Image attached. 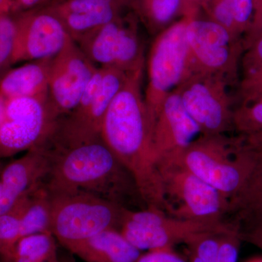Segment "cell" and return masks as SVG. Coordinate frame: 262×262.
I'll use <instances>...</instances> for the list:
<instances>
[{
	"label": "cell",
	"mask_w": 262,
	"mask_h": 262,
	"mask_svg": "<svg viewBox=\"0 0 262 262\" xmlns=\"http://www.w3.org/2000/svg\"><path fill=\"white\" fill-rule=\"evenodd\" d=\"M4 164H3V162L0 160V173H1L2 170H3V167H4Z\"/></svg>",
	"instance_id": "7bdbcfd3"
},
{
	"label": "cell",
	"mask_w": 262,
	"mask_h": 262,
	"mask_svg": "<svg viewBox=\"0 0 262 262\" xmlns=\"http://www.w3.org/2000/svg\"><path fill=\"white\" fill-rule=\"evenodd\" d=\"M51 61L37 60L8 70L0 79V95L5 99L48 98Z\"/></svg>",
	"instance_id": "d6986e66"
},
{
	"label": "cell",
	"mask_w": 262,
	"mask_h": 262,
	"mask_svg": "<svg viewBox=\"0 0 262 262\" xmlns=\"http://www.w3.org/2000/svg\"><path fill=\"white\" fill-rule=\"evenodd\" d=\"M239 34L247 32L254 14V0H227Z\"/></svg>",
	"instance_id": "4dcf8cb0"
},
{
	"label": "cell",
	"mask_w": 262,
	"mask_h": 262,
	"mask_svg": "<svg viewBox=\"0 0 262 262\" xmlns=\"http://www.w3.org/2000/svg\"><path fill=\"white\" fill-rule=\"evenodd\" d=\"M228 84L215 76L196 72L176 90L202 136L225 135L233 127Z\"/></svg>",
	"instance_id": "8fae6325"
},
{
	"label": "cell",
	"mask_w": 262,
	"mask_h": 262,
	"mask_svg": "<svg viewBox=\"0 0 262 262\" xmlns=\"http://www.w3.org/2000/svg\"><path fill=\"white\" fill-rule=\"evenodd\" d=\"M117 1L121 3L122 4L125 5V7H128V5L130 4L132 0H117Z\"/></svg>",
	"instance_id": "b9f144b4"
},
{
	"label": "cell",
	"mask_w": 262,
	"mask_h": 262,
	"mask_svg": "<svg viewBox=\"0 0 262 262\" xmlns=\"http://www.w3.org/2000/svg\"><path fill=\"white\" fill-rule=\"evenodd\" d=\"M233 222L232 228L226 234L220 253L215 262H237L238 261L241 236L239 234L238 225Z\"/></svg>",
	"instance_id": "f546056e"
},
{
	"label": "cell",
	"mask_w": 262,
	"mask_h": 262,
	"mask_svg": "<svg viewBox=\"0 0 262 262\" xmlns=\"http://www.w3.org/2000/svg\"><path fill=\"white\" fill-rule=\"evenodd\" d=\"M15 29L14 18L9 15L0 16V79L12 65Z\"/></svg>",
	"instance_id": "4316f807"
},
{
	"label": "cell",
	"mask_w": 262,
	"mask_h": 262,
	"mask_svg": "<svg viewBox=\"0 0 262 262\" xmlns=\"http://www.w3.org/2000/svg\"><path fill=\"white\" fill-rule=\"evenodd\" d=\"M162 160L182 165L229 201L244 185L253 165L252 152L247 144L225 135L201 136L182 152Z\"/></svg>",
	"instance_id": "3957f363"
},
{
	"label": "cell",
	"mask_w": 262,
	"mask_h": 262,
	"mask_svg": "<svg viewBox=\"0 0 262 262\" xmlns=\"http://www.w3.org/2000/svg\"><path fill=\"white\" fill-rule=\"evenodd\" d=\"M248 43L262 36V8L254 12L252 23L248 29Z\"/></svg>",
	"instance_id": "e575fe53"
},
{
	"label": "cell",
	"mask_w": 262,
	"mask_h": 262,
	"mask_svg": "<svg viewBox=\"0 0 262 262\" xmlns=\"http://www.w3.org/2000/svg\"><path fill=\"white\" fill-rule=\"evenodd\" d=\"M183 220L155 208H126L119 230L136 248L144 251L172 249L185 244L196 234L225 227Z\"/></svg>",
	"instance_id": "9c48e42d"
},
{
	"label": "cell",
	"mask_w": 262,
	"mask_h": 262,
	"mask_svg": "<svg viewBox=\"0 0 262 262\" xmlns=\"http://www.w3.org/2000/svg\"><path fill=\"white\" fill-rule=\"evenodd\" d=\"M11 1H13V0H11Z\"/></svg>",
	"instance_id": "f6af8a7d"
},
{
	"label": "cell",
	"mask_w": 262,
	"mask_h": 262,
	"mask_svg": "<svg viewBox=\"0 0 262 262\" xmlns=\"http://www.w3.org/2000/svg\"><path fill=\"white\" fill-rule=\"evenodd\" d=\"M18 200L5 187L0 181V215L10 210Z\"/></svg>",
	"instance_id": "836d02e7"
},
{
	"label": "cell",
	"mask_w": 262,
	"mask_h": 262,
	"mask_svg": "<svg viewBox=\"0 0 262 262\" xmlns=\"http://www.w3.org/2000/svg\"><path fill=\"white\" fill-rule=\"evenodd\" d=\"M51 195V232L63 247L106 229H119L127 208L88 193Z\"/></svg>",
	"instance_id": "8992f818"
},
{
	"label": "cell",
	"mask_w": 262,
	"mask_h": 262,
	"mask_svg": "<svg viewBox=\"0 0 262 262\" xmlns=\"http://www.w3.org/2000/svg\"><path fill=\"white\" fill-rule=\"evenodd\" d=\"M1 262H60L57 239L51 232L26 236Z\"/></svg>",
	"instance_id": "7402d4cb"
},
{
	"label": "cell",
	"mask_w": 262,
	"mask_h": 262,
	"mask_svg": "<svg viewBox=\"0 0 262 262\" xmlns=\"http://www.w3.org/2000/svg\"><path fill=\"white\" fill-rule=\"evenodd\" d=\"M212 1L213 0H196V4L199 9L202 8V9L204 10Z\"/></svg>",
	"instance_id": "f35d334b"
},
{
	"label": "cell",
	"mask_w": 262,
	"mask_h": 262,
	"mask_svg": "<svg viewBox=\"0 0 262 262\" xmlns=\"http://www.w3.org/2000/svg\"><path fill=\"white\" fill-rule=\"evenodd\" d=\"M131 73L115 68L98 67L80 102L72 113L56 120L55 130L67 137L101 136L105 114Z\"/></svg>",
	"instance_id": "30bf717a"
},
{
	"label": "cell",
	"mask_w": 262,
	"mask_h": 262,
	"mask_svg": "<svg viewBox=\"0 0 262 262\" xmlns=\"http://www.w3.org/2000/svg\"><path fill=\"white\" fill-rule=\"evenodd\" d=\"M201 136L175 90L165 98L151 129V151L156 163L182 152Z\"/></svg>",
	"instance_id": "9a60e30c"
},
{
	"label": "cell",
	"mask_w": 262,
	"mask_h": 262,
	"mask_svg": "<svg viewBox=\"0 0 262 262\" xmlns=\"http://www.w3.org/2000/svg\"><path fill=\"white\" fill-rule=\"evenodd\" d=\"M51 195L42 182L29 194L28 205L22 217V237L31 234L51 232Z\"/></svg>",
	"instance_id": "603a6c76"
},
{
	"label": "cell",
	"mask_w": 262,
	"mask_h": 262,
	"mask_svg": "<svg viewBox=\"0 0 262 262\" xmlns=\"http://www.w3.org/2000/svg\"><path fill=\"white\" fill-rule=\"evenodd\" d=\"M238 225L241 241L256 246L262 251V211L232 219Z\"/></svg>",
	"instance_id": "83f0119b"
},
{
	"label": "cell",
	"mask_w": 262,
	"mask_h": 262,
	"mask_svg": "<svg viewBox=\"0 0 262 262\" xmlns=\"http://www.w3.org/2000/svg\"><path fill=\"white\" fill-rule=\"evenodd\" d=\"M84 262H135L142 254L117 229H108L64 247Z\"/></svg>",
	"instance_id": "ac0fdd59"
},
{
	"label": "cell",
	"mask_w": 262,
	"mask_h": 262,
	"mask_svg": "<svg viewBox=\"0 0 262 262\" xmlns=\"http://www.w3.org/2000/svg\"><path fill=\"white\" fill-rule=\"evenodd\" d=\"M30 192L19 198L14 206L0 215V262L10 256L21 239L22 217L28 205Z\"/></svg>",
	"instance_id": "d4e9b609"
},
{
	"label": "cell",
	"mask_w": 262,
	"mask_h": 262,
	"mask_svg": "<svg viewBox=\"0 0 262 262\" xmlns=\"http://www.w3.org/2000/svg\"><path fill=\"white\" fill-rule=\"evenodd\" d=\"M139 23L157 36L183 17L182 0H132L128 5Z\"/></svg>",
	"instance_id": "44dd1931"
},
{
	"label": "cell",
	"mask_w": 262,
	"mask_h": 262,
	"mask_svg": "<svg viewBox=\"0 0 262 262\" xmlns=\"http://www.w3.org/2000/svg\"><path fill=\"white\" fill-rule=\"evenodd\" d=\"M246 136V140L248 142L253 144H259L262 145V131L261 132L256 133V134H251V135Z\"/></svg>",
	"instance_id": "8d00e7d4"
},
{
	"label": "cell",
	"mask_w": 262,
	"mask_h": 262,
	"mask_svg": "<svg viewBox=\"0 0 262 262\" xmlns=\"http://www.w3.org/2000/svg\"><path fill=\"white\" fill-rule=\"evenodd\" d=\"M245 143L252 152L253 165L244 185L229 201L231 220L262 211V145Z\"/></svg>",
	"instance_id": "ffe728a7"
},
{
	"label": "cell",
	"mask_w": 262,
	"mask_h": 262,
	"mask_svg": "<svg viewBox=\"0 0 262 262\" xmlns=\"http://www.w3.org/2000/svg\"><path fill=\"white\" fill-rule=\"evenodd\" d=\"M60 262H75L74 258L70 257V256H62L60 257Z\"/></svg>",
	"instance_id": "60d3db41"
},
{
	"label": "cell",
	"mask_w": 262,
	"mask_h": 262,
	"mask_svg": "<svg viewBox=\"0 0 262 262\" xmlns=\"http://www.w3.org/2000/svg\"><path fill=\"white\" fill-rule=\"evenodd\" d=\"M262 0H254V12L261 9Z\"/></svg>",
	"instance_id": "ab89813d"
},
{
	"label": "cell",
	"mask_w": 262,
	"mask_h": 262,
	"mask_svg": "<svg viewBox=\"0 0 262 262\" xmlns=\"http://www.w3.org/2000/svg\"><path fill=\"white\" fill-rule=\"evenodd\" d=\"M12 12L11 0H0V16L9 15Z\"/></svg>",
	"instance_id": "d590c367"
},
{
	"label": "cell",
	"mask_w": 262,
	"mask_h": 262,
	"mask_svg": "<svg viewBox=\"0 0 262 262\" xmlns=\"http://www.w3.org/2000/svg\"><path fill=\"white\" fill-rule=\"evenodd\" d=\"M50 166L48 151L42 144H39L28 150L21 158L5 165L0 173V181L19 199L45 182Z\"/></svg>",
	"instance_id": "e0dca14e"
},
{
	"label": "cell",
	"mask_w": 262,
	"mask_h": 262,
	"mask_svg": "<svg viewBox=\"0 0 262 262\" xmlns=\"http://www.w3.org/2000/svg\"><path fill=\"white\" fill-rule=\"evenodd\" d=\"M250 51L245 57L244 68L247 75L262 70V36L248 43Z\"/></svg>",
	"instance_id": "1f68e13d"
},
{
	"label": "cell",
	"mask_w": 262,
	"mask_h": 262,
	"mask_svg": "<svg viewBox=\"0 0 262 262\" xmlns=\"http://www.w3.org/2000/svg\"><path fill=\"white\" fill-rule=\"evenodd\" d=\"M139 20L134 13L122 14L75 42L97 67L126 72L144 70V46Z\"/></svg>",
	"instance_id": "52a82bcc"
},
{
	"label": "cell",
	"mask_w": 262,
	"mask_h": 262,
	"mask_svg": "<svg viewBox=\"0 0 262 262\" xmlns=\"http://www.w3.org/2000/svg\"><path fill=\"white\" fill-rule=\"evenodd\" d=\"M98 68L72 39L52 58L48 101L55 120L75 110Z\"/></svg>",
	"instance_id": "4fadbf2b"
},
{
	"label": "cell",
	"mask_w": 262,
	"mask_h": 262,
	"mask_svg": "<svg viewBox=\"0 0 262 262\" xmlns=\"http://www.w3.org/2000/svg\"><path fill=\"white\" fill-rule=\"evenodd\" d=\"M190 18L192 16L182 17L155 36L150 48L144 96L151 126L165 98L194 73L186 36Z\"/></svg>",
	"instance_id": "277c9868"
},
{
	"label": "cell",
	"mask_w": 262,
	"mask_h": 262,
	"mask_svg": "<svg viewBox=\"0 0 262 262\" xmlns=\"http://www.w3.org/2000/svg\"><path fill=\"white\" fill-rule=\"evenodd\" d=\"M43 6L58 17L75 42L120 16L125 7L117 0H48Z\"/></svg>",
	"instance_id": "2e32d148"
},
{
	"label": "cell",
	"mask_w": 262,
	"mask_h": 262,
	"mask_svg": "<svg viewBox=\"0 0 262 262\" xmlns=\"http://www.w3.org/2000/svg\"><path fill=\"white\" fill-rule=\"evenodd\" d=\"M56 121L48 98L6 99L0 125V159L11 158L39 145Z\"/></svg>",
	"instance_id": "7c38bea8"
},
{
	"label": "cell",
	"mask_w": 262,
	"mask_h": 262,
	"mask_svg": "<svg viewBox=\"0 0 262 262\" xmlns=\"http://www.w3.org/2000/svg\"><path fill=\"white\" fill-rule=\"evenodd\" d=\"M186 36L194 73L207 74L229 84L236 77L241 51L238 36L209 18L192 17Z\"/></svg>",
	"instance_id": "ba28073f"
},
{
	"label": "cell",
	"mask_w": 262,
	"mask_h": 262,
	"mask_svg": "<svg viewBox=\"0 0 262 262\" xmlns=\"http://www.w3.org/2000/svg\"><path fill=\"white\" fill-rule=\"evenodd\" d=\"M5 103H6V99L0 95V125L4 115Z\"/></svg>",
	"instance_id": "74e56055"
},
{
	"label": "cell",
	"mask_w": 262,
	"mask_h": 262,
	"mask_svg": "<svg viewBox=\"0 0 262 262\" xmlns=\"http://www.w3.org/2000/svg\"><path fill=\"white\" fill-rule=\"evenodd\" d=\"M157 165L167 214L211 226L228 222V198L179 164L161 160Z\"/></svg>",
	"instance_id": "5b68a950"
},
{
	"label": "cell",
	"mask_w": 262,
	"mask_h": 262,
	"mask_svg": "<svg viewBox=\"0 0 262 262\" xmlns=\"http://www.w3.org/2000/svg\"><path fill=\"white\" fill-rule=\"evenodd\" d=\"M14 20L12 65L54 58L72 39L61 20L45 6L21 12Z\"/></svg>",
	"instance_id": "5bb4252c"
},
{
	"label": "cell",
	"mask_w": 262,
	"mask_h": 262,
	"mask_svg": "<svg viewBox=\"0 0 262 262\" xmlns=\"http://www.w3.org/2000/svg\"><path fill=\"white\" fill-rule=\"evenodd\" d=\"M135 262H187L172 249L156 250L142 253Z\"/></svg>",
	"instance_id": "d6a6232c"
},
{
	"label": "cell",
	"mask_w": 262,
	"mask_h": 262,
	"mask_svg": "<svg viewBox=\"0 0 262 262\" xmlns=\"http://www.w3.org/2000/svg\"><path fill=\"white\" fill-rule=\"evenodd\" d=\"M249 262H262V259H255Z\"/></svg>",
	"instance_id": "ee69618b"
},
{
	"label": "cell",
	"mask_w": 262,
	"mask_h": 262,
	"mask_svg": "<svg viewBox=\"0 0 262 262\" xmlns=\"http://www.w3.org/2000/svg\"><path fill=\"white\" fill-rule=\"evenodd\" d=\"M248 101L233 113V127L245 136L262 131V94Z\"/></svg>",
	"instance_id": "484cf974"
},
{
	"label": "cell",
	"mask_w": 262,
	"mask_h": 262,
	"mask_svg": "<svg viewBox=\"0 0 262 262\" xmlns=\"http://www.w3.org/2000/svg\"><path fill=\"white\" fill-rule=\"evenodd\" d=\"M233 222L229 220L225 227L210 229L196 234L186 243L189 262H215L226 234Z\"/></svg>",
	"instance_id": "cb8c5ba5"
},
{
	"label": "cell",
	"mask_w": 262,
	"mask_h": 262,
	"mask_svg": "<svg viewBox=\"0 0 262 262\" xmlns=\"http://www.w3.org/2000/svg\"><path fill=\"white\" fill-rule=\"evenodd\" d=\"M208 18L213 20L235 35L241 36L233 13L227 0H213L204 9Z\"/></svg>",
	"instance_id": "f1b7e54d"
},
{
	"label": "cell",
	"mask_w": 262,
	"mask_h": 262,
	"mask_svg": "<svg viewBox=\"0 0 262 262\" xmlns=\"http://www.w3.org/2000/svg\"><path fill=\"white\" fill-rule=\"evenodd\" d=\"M41 144L50 157L45 184L51 194L84 192L130 208L144 204L134 178L101 136L62 139L49 134Z\"/></svg>",
	"instance_id": "6da1fadb"
},
{
	"label": "cell",
	"mask_w": 262,
	"mask_h": 262,
	"mask_svg": "<svg viewBox=\"0 0 262 262\" xmlns=\"http://www.w3.org/2000/svg\"><path fill=\"white\" fill-rule=\"evenodd\" d=\"M143 72H132L114 98L101 136L132 176L146 208L165 212L161 179L151 151L152 126L141 91Z\"/></svg>",
	"instance_id": "7a4b0ae2"
}]
</instances>
